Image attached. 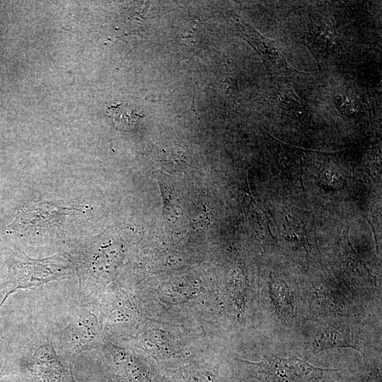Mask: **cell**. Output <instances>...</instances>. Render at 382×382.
<instances>
[{"mask_svg": "<svg viewBox=\"0 0 382 382\" xmlns=\"http://www.w3.org/2000/svg\"><path fill=\"white\" fill-rule=\"evenodd\" d=\"M235 360L241 379L261 382H328L339 374V370L317 367L296 357L265 356L259 362Z\"/></svg>", "mask_w": 382, "mask_h": 382, "instance_id": "1", "label": "cell"}, {"mask_svg": "<svg viewBox=\"0 0 382 382\" xmlns=\"http://www.w3.org/2000/svg\"><path fill=\"white\" fill-rule=\"evenodd\" d=\"M100 335L101 322L94 303L83 304L63 329L50 334L57 354L69 365L79 354L100 345Z\"/></svg>", "mask_w": 382, "mask_h": 382, "instance_id": "2", "label": "cell"}, {"mask_svg": "<svg viewBox=\"0 0 382 382\" xmlns=\"http://www.w3.org/2000/svg\"><path fill=\"white\" fill-rule=\"evenodd\" d=\"M17 258L0 283V307L11 294L19 290L64 279L71 274L70 265L61 257L33 260L18 256Z\"/></svg>", "mask_w": 382, "mask_h": 382, "instance_id": "3", "label": "cell"}, {"mask_svg": "<svg viewBox=\"0 0 382 382\" xmlns=\"http://www.w3.org/2000/svg\"><path fill=\"white\" fill-rule=\"evenodd\" d=\"M23 365L39 382H75L72 365L66 364L57 354L51 336H37L26 348Z\"/></svg>", "mask_w": 382, "mask_h": 382, "instance_id": "4", "label": "cell"}, {"mask_svg": "<svg viewBox=\"0 0 382 382\" xmlns=\"http://www.w3.org/2000/svg\"><path fill=\"white\" fill-rule=\"evenodd\" d=\"M103 351L117 382H147L141 366L125 350L105 342Z\"/></svg>", "mask_w": 382, "mask_h": 382, "instance_id": "5", "label": "cell"}, {"mask_svg": "<svg viewBox=\"0 0 382 382\" xmlns=\"http://www.w3.org/2000/svg\"><path fill=\"white\" fill-rule=\"evenodd\" d=\"M108 112L115 127L121 131H129L144 115L137 112L135 107L128 104L111 105Z\"/></svg>", "mask_w": 382, "mask_h": 382, "instance_id": "6", "label": "cell"}, {"mask_svg": "<svg viewBox=\"0 0 382 382\" xmlns=\"http://www.w3.org/2000/svg\"><path fill=\"white\" fill-rule=\"evenodd\" d=\"M299 211L296 207L284 210L281 213L280 223L288 238L301 241L305 239L306 229L304 221L298 214Z\"/></svg>", "mask_w": 382, "mask_h": 382, "instance_id": "7", "label": "cell"}, {"mask_svg": "<svg viewBox=\"0 0 382 382\" xmlns=\"http://www.w3.org/2000/svg\"><path fill=\"white\" fill-rule=\"evenodd\" d=\"M282 109L294 114L298 119H304L306 114L305 108L301 105L299 98L295 93L290 89H280L277 91Z\"/></svg>", "mask_w": 382, "mask_h": 382, "instance_id": "8", "label": "cell"}, {"mask_svg": "<svg viewBox=\"0 0 382 382\" xmlns=\"http://www.w3.org/2000/svg\"><path fill=\"white\" fill-rule=\"evenodd\" d=\"M312 31L310 42H313L312 43L316 47H319L318 50L322 51L328 50L332 45L334 40L331 31L318 25L313 28Z\"/></svg>", "mask_w": 382, "mask_h": 382, "instance_id": "9", "label": "cell"}, {"mask_svg": "<svg viewBox=\"0 0 382 382\" xmlns=\"http://www.w3.org/2000/svg\"><path fill=\"white\" fill-rule=\"evenodd\" d=\"M336 106L338 110L347 116L353 115L358 111V104L347 96L340 95L335 98Z\"/></svg>", "mask_w": 382, "mask_h": 382, "instance_id": "10", "label": "cell"}, {"mask_svg": "<svg viewBox=\"0 0 382 382\" xmlns=\"http://www.w3.org/2000/svg\"><path fill=\"white\" fill-rule=\"evenodd\" d=\"M2 377V375H0V378Z\"/></svg>", "mask_w": 382, "mask_h": 382, "instance_id": "11", "label": "cell"}, {"mask_svg": "<svg viewBox=\"0 0 382 382\" xmlns=\"http://www.w3.org/2000/svg\"><path fill=\"white\" fill-rule=\"evenodd\" d=\"M239 382H241V381H239Z\"/></svg>", "mask_w": 382, "mask_h": 382, "instance_id": "12", "label": "cell"}]
</instances>
